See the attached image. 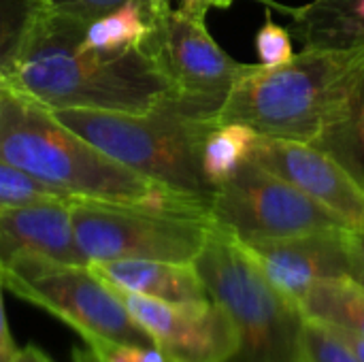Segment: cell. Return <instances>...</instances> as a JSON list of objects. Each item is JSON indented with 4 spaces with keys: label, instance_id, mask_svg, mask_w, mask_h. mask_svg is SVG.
Masks as SVG:
<instances>
[{
    "label": "cell",
    "instance_id": "obj_1",
    "mask_svg": "<svg viewBox=\"0 0 364 362\" xmlns=\"http://www.w3.org/2000/svg\"><path fill=\"white\" fill-rule=\"evenodd\" d=\"M83 26L32 4L6 70L9 87L49 111L149 113L175 100L168 81L141 47L100 53L83 41Z\"/></svg>",
    "mask_w": 364,
    "mask_h": 362
},
{
    "label": "cell",
    "instance_id": "obj_2",
    "mask_svg": "<svg viewBox=\"0 0 364 362\" xmlns=\"http://www.w3.org/2000/svg\"><path fill=\"white\" fill-rule=\"evenodd\" d=\"M0 158L70 198L211 220L209 198L119 164L9 85L0 87Z\"/></svg>",
    "mask_w": 364,
    "mask_h": 362
},
{
    "label": "cell",
    "instance_id": "obj_3",
    "mask_svg": "<svg viewBox=\"0 0 364 362\" xmlns=\"http://www.w3.org/2000/svg\"><path fill=\"white\" fill-rule=\"evenodd\" d=\"M363 68L364 47H305L282 66L247 64L213 122H243L264 137L316 143Z\"/></svg>",
    "mask_w": 364,
    "mask_h": 362
},
{
    "label": "cell",
    "instance_id": "obj_4",
    "mask_svg": "<svg viewBox=\"0 0 364 362\" xmlns=\"http://www.w3.org/2000/svg\"><path fill=\"white\" fill-rule=\"evenodd\" d=\"M51 113L119 164L179 192L211 196L200 151L213 119L198 117L175 100L149 113L102 109H53Z\"/></svg>",
    "mask_w": 364,
    "mask_h": 362
},
{
    "label": "cell",
    "instance_id": "obj_5",
    "mask_svg": "<svg viewBox=\"0 0 364 362\" xmlns=\"http://www.w3.org/2000/svg\"><path fill=\"white\" fill-rule=\"evenodd\" d=\"M194 265L209 299L222 305L239 329L241 350L230 362H294L305 318L237 235L211 222Z\"/></svg>",
    "mask_w": 364,
    "mask_h": 362
},
{
    "label": "cell",
    "instance_id": "obj_6",
    "mask_svg": "<svg viewBox=\"0 0 364 362\" xmlns=\"http://www.w3.org/2000/svg\"><path fill=\"white\" fill-rule=\"evenodd\" d=\"M0 275L9 292L68 324L87 346H151L117 290L100 280L90 265L19 260L0 267Z\"/></svg>",
    "mask_w": 364,
    "mask_h": 362
},
{
    "label": "cell",
    "instance_id": "obj_7",
    "mask_svg": "<svg viewBox=\"0 0 364 362\" xmlns=\"http://www.w3.org/2000/svg\"><path fill=\"white\" fill-rule=\"evenodd\" d=\"M73 226L83 260L194 262L211 220L73 198Z\"/></svg>",
    "mask_w": 364,
    "mask_h": 362
},
{
    "label": "cell",
    "instance_id": "obj_8",
    "mask_svg": "<svg viewBox=\"0 0 364 362\" xmlns=\"http://www.w3.org/2000/svg\"><path fill=\"white\" fill-rule=\"evenodd\" d=\"M141 49L168 81L175 102L205 119H213L247 66L215 43L205 19L173 6L151 23Z\"/></svg>",
    "mask_w": 364,
    "mask_h": 362
},
{
    "label": "cell",
    "instance_id": "obj_9",
    "mask_svg": "<svg viewBox=\"0 0 364 362\" xmlns=\"http://www.w3.org/2000/svg\"><path fill=\"white\" fill-rule=\"evenodd\" d=\"M211 222L241 241L284 239L346 228L331 211L252 160L209 196Z\"/></svg>",
    "mask_w": 364,
    "mask_h": 362
},
{
    "label": "cell",
    "instance_id": "obj_10",
    "mask_svg": "<svg viewBox=\"0 0 364 362\" xmlns=\"http://www.w3.org/2000/svg\"><path fill=\"white\" fill-rule=\"evenodd\" d=\"M166 362H230L241 350L235 320L211 299L171 303L117 290Z\"/></svg>",
    "mask_w": 364,
    "mask_h": 362
},
{
    "label": "cell",
    "instance_id": "obj_11",
    "mask_svg": "<svg viewBox=\"0 0 364 362\" xmlns=\"http://www.w3.org/2000/svg\"><path fill=\"white\" fill-rule=\"evenodd\" d=\"M243 243L267 277L294 303L318 282L356 277L364 247L363 235L348 228Z\"/></svg>",
    "mask_w": 364,
    "mask_h": 362
},
{
    "label": "cell",
    "instance_id": "obj_12",
    "mask_svg": "<svg viewBox=\"0 0 364 362\" xmlns=\"http://www.w3.org/2000/svg\"><path fill=\"white\" fill-rule=\"evenodd\" d=\"M252 162L299 188L348 230L364 235V188L324 149L260 134Z\"/></svg>",
    "mask_w": 364,
    "mask_h": 362
},
{
    "label": "cell",
    "instance_id": "obj_13",
    "mask_svg": "<svg viewBox=\"0 0 364 362\" xmlns=\"http://www.w3.org/2000/svg\"><path fill=\"white\" fill-rule=\"evenodd\" d=\"M19 260L87 265L73 226V198L0 211V267Z\"/></svg>",
    "mask_w": 364,
    "mask_h": 362
},
{
    "label": "cell",
    "instance_id": "obj_14",
    "mask_svg": "<svg viewBox=\"0 0 364 362\" xmlns=\"http://www.w3.org/2000/svg\"><path fill=\"white\" fill-rule=\"evenodd\" d=\"M92 271L111 288L158 301L186 303L209 299L194 262L168 260H105L90 262Z\"/></svg>",
    "mask_w": 364,
    "mask_h": 362
},
{
    "label": "cell",
    "instance_id": "obj_15",
    "mask_svg": "<svg viewBox=\"0 0 364 362\" xmlns=\"http://www.w3.org/2000/svg\"><path fill=\"white\" fill-rule=\"evenodd\" d=\"M286 11L305 47H364V0H314Z\"/></svg>",
    "mask_w": 364,
    "mask_h": 362
},
{
    "label": "cell",
    "instance_id": "obj_16",
    "mask_svg": "<svg viewBox=\"0 0 364 362\" xmlns=\"http://www.w3.org/2000/svg\"><path fill=\"white\" fill-rule=\"evenodd\" d=\"M296 305L309 320L364 335V284L354 277L318 282Z\"/></svg>",
    "mask_w": 364,
    "mask_h": 362
},
{
    "label": "cell",
    "instance_id": "obj_17",
    "mask_svg": "<svg viewBox=\"0 0 364 362\" xmlns=\"http://www.w3.org/2000/svg\"><path fill=\"white\" fill-rule=\"evenodd\" d=\"M314 145L331 154L364 188V68L337 117Z\"/></svg>",
    "mask_w": 364,
    "mask_h": 362
},
{
    "label": "cell",
    "instance_id": "obj_18",
    "mask_svg": "<svg viewBox=\"0 0 364 362\" xmlns=\"http://www.w3.org/2000/svg\"><path fill=\"white\" fill-rule=\"evenodd\" d=\"M260 132L243 122L213 124L203 141L200 151L203 177L211 192L252 160Z\"/></svg>",
    "mask_w": 364,
    "mask_h": 362
},
{
    "label": "cell",
    "instance_id": "obj_19",
    "mask_svg": "<svg viewBox=\"0 0 364 362\" xmlns=\"http://www.w3.org/2000/svg\"><path fill=\"white\" fill-rule=\"evenodd\" d=\"M151 32V21L139 2L100 15L83 26V41L100 53H126L139 49Z\"/></svg>",
    "mask_w": 364,
    "mask_h": 362
},
{
    "label": "cell",
    "instance_id": "obj_20",
    "mask_svg": "<svg viewBox=\"0 0 364 362\" xmlns=\"http://www.w3.org/2000/svg\"><path fill=\"white\" fill-rule=\"evenodd\" d=\"M70 196L43 183L34 175L0 158V211L47 201H68Z\"/></svg>",
    "mask_w": 364,
    "mask_h": 362
},
{
    "label": "cell",
    "instance_id": "obj_21",
    "mask_svg": "<svg viewBox=\"0 0 364 362\" xmlns=\"http://www.w3.org/2000/svg\"><path fill=\"white\" fill-rule=\"evenodd\" d=\"M305 318V316H303ZM294 362H360L326 326L305 318Z\"/></svg>",
    "mask_w": 364,
    "mask_h": 362
},
{
    "label": "cell",
    "instance_id": "obj_22",
    "mask_svg": "<svg viewBox=\"0 0 364 362\" xmlns=\"http://www.w3.org/2000/svg\"><path fill=\"white\" fill-rule=\"evenodd\" d=\"M126 2H139L151 23L171 9V0H45L43 6L87 23L92 19H98L100 15H107L119 9Z\"/></svg>",
    "mask_w": 364,
    "mask_h": 362
},
{
    "label": "cell",
    "instance_id": "obj_23",
    "mask_svg": "<svg viewBox=\"0 0 364 362\" xmlns=\"http://www.w3.org/2000/svg\"><path fill=\"white\" fill-rule=\"evenodd\" d=\"M256 53H258L260 64L267 68L282 66V64L290 62L294 58L290 30L275 23L271 19V15H267L264 26L256 34Z\"/></svg>",
    "mask_w": 364,
    "mask_h": 362
},
{
    "label": "cell",
    "instance_id": "obj_24",
    "mask_svg": "<svg viewBox=\"0 0 364 362\" xmlns=\"http://www.w3.org/2000/svg\"><path fill=\"white\" fill-rule=\"evenodd\" d=\"M87 352L94 362H166L158 348L139 344H96Z\"/></svg>",
    "mask_w": 364,
    "mask_h": 362
},
{
    "label": "cell",
    "instance_id": "obj_25",
    "mask_svg": "<svg viewBox=\"0 0 364 362\" xmlns=\"http://www.w3.org/2000/svg\"><path fill=\"white\" fill-rule=\"evenodd\" d=\"M28 13H30V11H28ZM28 13L15 15L13 11H9L6 4L0 2V68H2L4 75H6L9 64H11V60H13V53H15V49H17L19 34H21V30H23V23H26Z\"/></svg>",
    "mask_w": 364,
    "mask_h": 362
},
{
    "label": "cell",
    "instance_id": "obj_26",
    "mask_svg": "<svg viewBox=\"0 0 364 362\" xmlns=\"http://www.w3.org/2000/svg\"><path fill=\"white\" fill-rule=\"evenodd\" d=\"M2 275H0V362H9L13 354L17 352V346L11 337L9 322H6V312H4V301H2Z\"/></svg>",
    "mask_w": 364,
    "mask_h": 362
},
{
    "label": "cell",
    "instance_id": "obj_27",
    "mask_svg": "<svg viewBox=\"0 0 364 362\" xmlns=\"http://www.w3.org/2000/svg\"><path fill=\"white\" fill-rule=\"evenodd\" d=\"M322 326H326L358 361L364 362V335H356V333H350V331H343L337 326H328V324H322Z\"/></svg>",
    "mask_w": 364,
    "mask_h": 362
},
{
    "label": "cell",
    "instance_id": "obj_28",
    "mask_svg": "<svg viewBox=\"0 0 364 362\" xmlns=\"http://www.w3.org/2000/svg\"><path fill=\"white\" fill-rule=\"evenodd\" d=\"M9 362H53L41 348L36 346H26V348H17V352L13 354V358Z\"/></svg>",
    "mask_w": 364,
    "mask_h": 362
},
{
    "label": "cell",
    "instance_id": "obj_29",
    "mask_svg": "<svg viewBox=\"0 0 364 362\" xmlns=\"http://www.w3.org/2000/svg\"><path fill=\"white\" fill-rule=\"evenodd\" d=\"M177 2H179V6H177L179 11H183L192 17H200V19H205L207 11L213 6V0H177Z\"/></svg>",
    "mask_w": 364,
    "mask_h": 362
},
{
    "label": "cell",
    "instance_id": "obj_30",
    "mask_svg": "<svg viewBox=\"0 0 364 362\" xmlns=\"http://www.w3.org/2000/svg\"><path fill=\"white\" fill-rule=\"evenodd\" d=\"M73 362H94V361H92L90 352H81V350H75V354H73Z\"/></svg>",
    "mask_w": 364,
    "mask_h": 362
},
{
    "label": "cell",
    "instance_id": "obj_31",
    "mask_svg": "<svg viewBox=\"0 0 364 362\" xmlns=\"http://www.w3.org/2000/svg\"><path fill=\"white\" fill-rule=\"evenodd\" d=\"M363 241H364V235H363ZM354 280H358L360 284H364V247H363V258H360V265H358V271H356V277Z\"/></svg>",
    "mask_w": 364,
    "mask_h": 362
},
{
    "label": "cell",
    "instance_id": "obj_32",
    "mask_svg": "<svg viewBox=\"0 0 364 362\" xmlns=\"http://www.w3.org/2000/svg\"><path fill=\"white\" fill-rule=\"evenodd\" d=\"M232 4V0H213V6H218V9H228Z\"/></svg>",
    "mask_w": 364,
    "mask_h": 362
},
{
    "label": "cell",
    "instance_id": "obj_33",
    "mask_svg": "<svg viewBox=\"0 0 364 362\" xmlns=\"http://www.w3.org/2000/svg\"><path fill=\"white\" fill-rule=\"evenodd\" d=\"M9 83H6V75L2 73V68H0V87H6Z\"/></svg>",
    "mask_w": 364,
    "mask_h": 362
},
{
    "label": "cell",
    "instance_id": "obj_34",
    "mask_svg": "<svg viewBox=\"0 0 364 362\" xmlns=\"http://www.w3.org/2000/svg\"><path fill=\"white\" fill-rule=\"evenodd\" d=\"M28 2H30V4H43L45 0H28Z\"/></svg>",
    "mask_w": 364,
    "mask_h": 362
}]
</instances>
